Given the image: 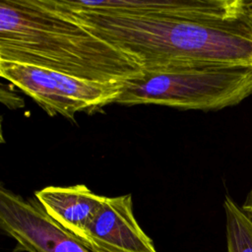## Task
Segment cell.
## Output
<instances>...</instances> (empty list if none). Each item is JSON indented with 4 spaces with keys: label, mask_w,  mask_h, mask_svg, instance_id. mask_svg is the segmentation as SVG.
Wrapping results in <instances>:
<instances>
[{
    "label": "cell",
    "mask_w": 252,
    "mask_h": 252,
    "mask_svg": "<svg viewBox=\"0 0 252 252\" xmlns=\"http://www.w3.org/2000/svg\"><path fill=\"white\" fill-rule=\"evenodd\" d=\"M0 76L31 96L48 115L73 119L115 103L123 83L80 79L50 69L0 60Z\"/></svg>",
    "instance_id": "cell-4"
},
{
    "label": "cell",
    "mask_w": 252,
    "mask_h": 252,
    "mask_svg": "<svg viewBox=\"0 0 252 252\" xmlns=\"http://www.w3.org/2000/svg\"><path fill=\"white\" fill-rule=\"evenodd\" d=\"M131 56L143 70L252 66V32L239 0H43Z\"/></svg>",
    "instance_id": "cell-1"
},
{
    "label": "cell",
    "mask_w": 252,
    "mask_h": 252,
    "mask_svg": "<svg viewBox=\"0 0 252 252\" xmlns=\"http://www.w3.org/2000/svg\"><path fill=\"white\" fill-rule=\"evenodd\" d=\"M241 209L243 210V212L252 220V188L250 190V192L248 193Z\"/></svg>",
    "instance_id": "cell-10"
},
{
    "label": "cell",
    "mask_w": 252,
    "mask_h": 252,
    "mask_svg": "<svg viewBox=\"0 0 252 252\" xmlns=\"http://www.w3.org/2000/svg\"><path fill=\"white\" fill-rule=\"evenodd\" d=\"M86 244L96 252H158L135 218L130 194L105 198L89 226Z\"/></svg>",
    "instance_id": "cell-6"
},
{
    "label": "cell",
    "mask_w": 252,
    "mask_h": 252,
    "mask_svg": "<svg viewBox=\"0 0 252 252\" xmlns=\"http://www.w3.org/2000/svg\"><path fill=\"white\" fill-rule=\"evenodd\" d=\"M238 19L251 31L252 32V1L239 0Z\"/></svg>",
    "instance_id": "cell-9"
},
{
    "label": "cell",
    "mask_w": 252,
    "mask_h": 252,
    "mask_svg": "<svg viewBox=\"0 0 252 252\" xmlns=\"http://www.w3.org/2000/svg\"><path fill=\"white\" fill-rule=\"evenodd\" d=\"M34 197L55 222L85 244L89 226L106 198L84 184L47 186L36 191Z\"/></svg>",
    "instance_id": "cell-7"
},
{
    "label": "cell",
    "mask_w": 252,
    "mask_h": 252,
    "mask_svg": "<svg viewBox=\"0 0 252 252\" xmlns=\"http://www.w3.org/2000/svg\"><path fill=\"white\" fill-rule=\"evenodd\" d=\"M0 228L16 241L15 252H96L55 222L34 198L1 187Z\"/></svg>",
    "instance_id": "cell-5"
},
{
    "label": "cell",
    "mask_w": 252,
    "mask_h": 252,
    "mask_svg": "<svg viewBox=\"0 0 252 252\" xmlns=\"http://www.w3.org/2000/svg\"><path fill=\"white\" fill-rule=\"evenodd\" d=\"M252 93V66L202 64L143 70L123 83L115 103L219 110Z\"/></svg>",
    "instance_id": "cell-3"
},
{
    "label": "cell",
    "mask_w": 252,
    "mask_h": 252,
    "mask_svg": "<svg viewBox=\"0 0 252 252\" xmlns=\"http://www.w3.org/2000/svg\"><path fill=\"white\" fill-rule=\"evenodd\" d=\"M223 208L227 252H252V220L228 196L224 199Z\"/></svg>",
    "instance_id": "cell-8"
},
{
    "label": "cell",
    "mask_w": 252,
    "mask_h": 252,
    "mask_svg": "<svg viewBox=\"0 0 252 252\" xmlns=\"http://www.w3.org/2000/svg\"><path fill=\"white\" fill-rule=\"evenodd\" d=\"M0 60L104 83H124L143 71L131 56L43 0H1Z\"/></svg>",
    "instance_id": "cell-2"
}]
</instances>
